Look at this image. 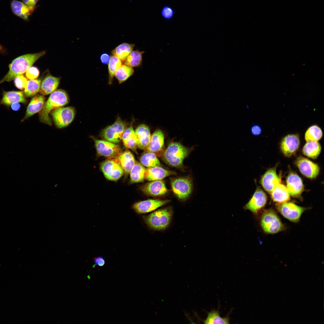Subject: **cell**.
Masks as SVG:
<instances>
[{
	"label": "cell",
	"instance_id": "cell-32",
	"mask_svg": "<svg viewBox=\"0 0 324 324\" xmlns=\"http://www.w3.org/2000/svg\"><path fill=\"white\" fill-rule=\"evenodd\" d=\"M206 318L202 322L204 324H229L230 319L229 316L224 318L220 315L219 310H212L209 312H207Z\"/></svg>",
	"mask_w": 324,
	"mask_h": 324
},
{
	"label": "cell",
	"instance_id": "cell-33",
	"mask_svg": "<svg viewBox=\"0 0 324 324\" xmlns=\"http://www.w3.org/2000/svg\"><path fill=\"white\" fill-rule=\"evenodd\" d=\"M144 52V51L138 50H133L124 60V64L132 68L141 66L142 54Z\"/></svg>",
	"mask_w": 324,
	"mask_h": 324
},
{
	"label": "cell",
	"instance_id": "cell-23",
	"mask_svg": "<svg viewBox=\"0 0 324 324\" xmlns=\"http://www.w3.org/2000/svg\"><path fill=\"white\" fill-rule=\"evenodd\" d=\"M45 100V98L43 95L38 94L34 97L27 107L25 116L22 121L39 112L43 106Z\"/></svg>",
	"mask_w": 324,
	"mask_h": 324
},
{
	"label": "cell",
	"instance_id": "cell-18",
	"mask_svg": "<svg viewBox=\"0 0 324 324\" xmlns=\"http://www.w3.org/2000/svg\"><path fill=\"white\" fill-rule=\"evenodd\" d=\"M164 137L160 130H155L151 135L149 142L145 149L146 152H151L158 155L162 153L164 144Z\"/></svg>",
	"mask_w": 324,
	"mask_h": 324
},
{
	"label": "cell",
	"instance_id": "cell-35",
	"mask_svg": "<svg viewBox=\"0 0 324 324\" xmlns=\"http://www.w3.org/2000/svg\"><path fill=\"white\" fill-rule=\"evenodd\" d=\"M134 72L132 67L125 64L122 65L116 71L114 76L119 84L126 81Z\"/></svg>",
	"mask_w": 324,
	"mask_h": 324
},
{
	"label": "cell",
	"instance_id": "cell-16",
	"mask_svg": "<svg viewBox=\"0 0 324 324\" xmlns=\"http://www.w3.org/2000/svg\"><path fill=\"white\" fill-rule=\"evenodd\" d=\"M286 188L290 195L294 198H298L304 190V186L301 178L296 173H289L286 179Z\"/></svg>",
	"mask_w": 324,
	"mask_h": 324
},
{
	"label": "cell",
	"instance_id": "cell-28",
	"mask_svg": "<svg viewBox=\"0 0 324 324\" xmlns=\"http://www.w3.org/2000/svg\"><path fill=\"white\" fill-rule=\"evenodd\" d=\"M122 140L126 147L136 152L137 145L135 133L131 125L125 129L122 134Z\"/></svg>",
	"mask_w": 324,
	"mask_h": 324
},
{
	"label": "cell",
	"instance_id": "cell-11",
	"mask_svg": "<svg viewBox=\"0 0 324 324\" xmlns=\"http://www.w3.org/2000/svg\"><path fill=\"white\" fill-rule=\"evenodd\" d=\"M267 199L265 193L260 187H257L251 198L244 206V208L257 214L266 206Z\"/></svg>",
	"mask_w": 324,
	"mask_h": 324
},
{
	"label": "cell",
	"instance_id": "cell-6",
	"mask_svg": "<svg viewBox=\"0 0 324 324\" xmlns=\"http://www.w3.org/2000/svg\"><path fill=\"white\" fill-rule=\"evenodd\" d=\"M50 113L56 126L62 128L67 127L73 122L76 111L72 106H61L54 110Z\"/></svg>",
	"mask_w": 324,
	"mask_h": 324
},
{
	"label": "cell",
	"instance_id": "cell-38",
	"mask_svg": "<svg viewBox=\"0 0 324 324\" xmlns=\"http://www.w3.org/2000/svg\"><path fill=\"white\" fill-rule=\"evenodd\" d=\"M122 61L115 56L112 55L111 56L110 60L108 64L109 84L112 83L116 71L122 65Z\"/></svg>",
	"mask_w": 324,
	"mask_h": 324
},
{
	"label": "cell",
	"instance_id": "cell-29",
	"mask_svg": "<svg viewBox=\"0 0 324 324\" xmlns=\"http://www.w3.org/2000/svg\"><path fill=\"white\" fill-rule=\"evenodd\" d=\"M321 150V146L318 141L308 142L303 146L302 152L305 156L312 159L316 158Z\"/></svg>",
	"mask_w": 324,
	"mask_h": 324
},
{
	"label": "cell",
	"instance_id": "cell-34",
	"mask_svg": "<svg viewBox=\"0 0 324 324\" xmlns=\"http://www.w3.org/2000/svg\"><path fill=\"white\" fill-rule=\"evenodd\" d=\"M323 136L321 129L318 126L314 125L310 127L304 134V139L307 142L318 141Z\"/></svg>",
	"mask_w": 324,
	"mask_h": 324
},
{
	"label": "cell",
	"instance_id": "cell-13",
	"mask_svg": "<svg viewBox=\"0 0 324 324\" xmlns=\"http://www.w3.org/2000/svg\"><path fill=\"white\" fill-rule=\"evenodd\" d=\"M300 145L299 135L297 134H289L282 139L280 148L283 154L286 157H289L295 153Z\"/></svg>",
	"mask_w": 324,
	"mask_h": 324
},
{
	"label": "cell",
	"instance_id": "cell-3",
	"mask_svg": "<svg viewBox=\"0 0 324 324\" xmlns=\"http://www.w3.org/2000/svg\"><path fill=\"white\" fill-rule=\"evenodd\" d=\"M173 211L171 207H167L154 211L151 214L143 216L144 221L151 229L156 231L166 229L169 226L172 218Z\"/></svg>",
	"mask_w": 324,
	"mask_h": 324
},
{
	"label": "cell",
	"instance_id": "cell-40",
	"mask_svg": "<svg viewBox=\"0 0 324 324\" xmlns=\"http://www.w3.org/2000/svg\"><path fill=\"white\" fill-rule=\"evenodd\" d=\"M14 79L15 85L17 88L21 90L25 88L28 81L26 77L22 75H21L17 76Z\"/></svg>",
	"mask_w": 324,
	"mask_h": 324
},
{
	"label": "cell",
	"instance_id": "cell-1",
	"mask_svg": "<svg viewBox=\"0 0 324 324\" xmlns=\"http://www.w3.org/2000/svg\"><path fill=\"white\" fill-rule=\"evenodd\" d=\"M45 51L28 54L20 56L14 59L9 65V70L0 81V84L10 82L17 76L22 75L39 58L45 54Z\"/></svg>",
	"mask_w": 324,
	"mask_h": 324
},
{
	"label": "cell",
	"instance_id": "cell-45",
	"mask_svg": "<svg viewBox=\"0 0 324 324\" xmlns=\"http://www.w3.org/2000/svg\"><path fill=\"white\" fill-rule=\"evenodd\" d=\"M22 2L34 10L35 5L39 0H22Z\"/></svg>",
	"mask_w": 324,
	"mask_h": 324
},
{
	"label": "cell",
	"instance_id": "cell-17",
	"mask_svg": "<svg viewBox=\"0 0 324 324\" xmlns=\"http://www.w3.org/2000/svg\"><path fill=\"white\" fill-rule=\"evenodd\" d=\"M276 167L267 170L262 176L260 183L263 188L270 194L274 188L280 183L281 180L276 172Z\"/></svg>",
	"mask_w": 324,
	"mask_h": 324
},
{
	"label": "cell",
	"instance_id": "cell-2",
	"mask_svg": "<svg viewBox=\"0 0 324 324\" xmlns=\"http://www.w3.org/2000/svg\"><path fill=\"white\" fill-rule=\"evenodd\" d=\"M69 101V96L65 91L62 89H56L51 94L39 112V117L40 121L51 125L52 122L49 116L50 113L57 108L67 105Z\"/></svg>",
	"mask_w": 324,
	"mask_h": 324
},
{
	"label": "cell",
	"instance_id": "cell-20",
	"mask_svg": "<svg viewBox=\"0 0 324 324\" xmlns=\"http://www.w3.org/2000/svg\"><path fill=\"white\" fill-rule=\"evenodd\" d=\"M135 133L137 147L140 149H145L151 136L148 127L144 124H140L136 129Z\"/></svg>",
	"mask_w": 324,
	"mask_h": 324
},
{
	"label": "cell",
	"instance_id": "cell-21",
	"mask_svg": "<svg viewBox=\"0 0 324 324\" xmlns=\"http://www.w3.org/2000/svg\"><path fill=\"white\" fill-rule=\"evenodd\" d=\"M176 174L175 172L160 166L148 167L146 169L145 178L151 181L161 180L166 177Z\"/></svg>",
	"mask_w": 324,
	"mask_h": 324
},
{
	"label": "cell",
	"instance_id": "cell-39",
	"mask_svg": "<svg viewBox=\"0 0 324 324\" xmlns=\"http://www.w3.org/2000/svg\"><path fill=\"white\" fill-rule=\"evenodd\" d=\"M160 14L164 19L167 20H170L172 19L174 16L175 11L173 8L170 6L165 5L162 8Z\"/></svg>",
	"mask_w": 324,
	"mask_h": 324
},
{
	"label": "cell",
	"instance_id": "cell-10",
	"mask_svg": "<svg viewBox=\"0 0 324 324\" xmlns=\"http://www.w3.org/2000/svg\"><path fill=\"white\" fill-rule=\"evenodd\" d=\"M126 123L118 117L115 122L104 129L101 136L105 140L114 143H117L122 140L123 133L126 128Z\"/></svg>",
	"mask_w": 324,
	"mask_h": 324
},
{
	"label": "cell",
	"instance_id": "cell-41",
	"mask_svg": "<svg viewBox=\"0 0 324 324\" xmlns=\"http://www.w3.org/2000/svg\"><path fill=\"white\" fill-rule=\"evenodd\" d=\"M39 71L37 68L35 67H30L26 71V76L30 80L36 79L39 75Z\"/></svg>",
	"mask_w": 324,
	"mask_h": 324
},
{
	"label": "cell",
	"instance_id": "cell-19",
	"mask_svg": "<svg viewBox=\"0 0 324 324\" xmlns=\"http://www.w3.org/2000/svg\"><path fill=\"white\" fill-rule=\"evenodd\" d=\"M141 190L146 194L153 196L163 195L168 191L164 182L161 180L148 183L142 186Z\"/></svg>",
	"mask_w": 324,
	"mask_h": 324
},
{
	"label": "cell",
	"instance_id": "cell-9",
	"mask_svg": "<svg viewBox=\"0 0 324 324\" xmlns=\"http://www.w3.org/2000/svg\"><path fill=\"white\" fill-rule=\"evenodd\" d=\"M171 184L172 191L179 200H184L190 194L192 189L191 179L189 177H178L172 178Z\"/></svg>",
	"mask_w": 324,
	"mask_h": 324
},
{
	"label": "cell",
	"instance_id": "cell-27",
	"mask_svg": "<svg viewBox=\"0 0 324 324\" xmlns=\"http://www.w3.org/2000/svg\"><path fill=\"white\" fill-rule=\"evenodd\" d=\"M120 165L126 174L129 173L136 162L133 154L129 150L122 152L118 156Z\"/></svg>",
	"mask_w": 324,
	"mask_h": 324
},
{
	"label": "cell",
	"instance_id": "cell-15",
	"mask_svg": "<svg viewBox=\"0 0 324 324\" xmlns=\"http://www.w3.org/2000/svg\"><path fill=\"white\" fill-rule=\"evenodd\" d=\"M170 201L169 200L148 199L135 203L132 208L138 214H146L154 211Z\"/></svg>",
	"mask_w": 324,
	"mask_h": 324
},
{
	"label": "cell",
	"instance_id": "cell-26",
	"mask_svg": "<svg viewBox=\"0 0 324 324\" xmlns=\"http://www.w3.org/2000/svg\"><path fill=\"white\" fill-rule=\"evenodd\" d=\"M270 194L273 201L277 203L287 202L290 199V195L286 186L281 183L274 188Z\"/></svg>",
	"mask_w": 324,
	"mask_h": 324
},
{
	"label": "cell",
	"instance_id": "cell-5",
	"mask_svg": "<svg viewBox=\"0 0 324 324\" xmlns=\"http://www.w3.org/2000/svg\"><path fill=\"white\" fill-rule=\"evenodd\" d=\"M260 225L263 232L268 234H274L285 229V226L273 209L265 210L260 218Z\"/></svg>",
	"mask_w": 324,
	"mask_h": 324
},
{
	"label": "cell",
	"instance_id": "cell-30",
	"mask_svg": "<svg viewBox=\"0 0 324 324\" xmlns=\"http://www.w3.org/2000/svg\"><path fill=\"white\" fill-rule=\"evenodd\" d=\"M134 46V44L122 43L113 50L111 53L113 55L116 56L121 61H124L133 50Z\"/></svg>",
	"mask_w": 324,
	"mask_h": 324
},
{
	"label": "cell",
	"instance_id": "cell-25",
	"mask_svg": "<svg viewBox=\"0 0 324 324\" xmlns=\"http://www.w3.org/2000/svg\"><path fill=\"white\" fill-rule=\"evenodd\" d=\"M10 7L15 15L26 21L28 20L29 16L34 11L22 2L17 0L12 1Z\"/></svg>",
	"mask_w": 324,
	"mask_h": 324
},
{
	"label": "cell",
	"instance_id": "cell-22",
	"mask_svg": "<svg viewBox=\"0 0 324 324\" xmlns=\"http://www.w3.org/2000/svg\"><path fill=\"white\" fill-rule=\"evenodd\" d=\"M26 101L25 95L22 91H4L0 104L10 106L15 103H25Z\"/></svg>",
	"mask_w": 324,
	"mask_h": 324
},
{
	"label": "cell",
	"instance_id": "cell-14",
	"mask_svg": "<svg viewBox=\"0 0 324 324\" xmlns=\"http://www.w3.org/2000/svg\"><path fill=\"white\" fill-rule=\"evenodd\" d=\"M95 145L98 154L106 157H118L122 152L120 147L112 142L94 139Z\"/></svg>",
	"mask_w": 324,
	"mask_h": 324
},
{
	"label": "cell",
	"instance_id": "cell-7",
	"mask_svg": "<svg viewBox=\"0 0 324 324\" xmlns=\"http://www.w3.org/2000/svg\"><path fill=\"white\" fill-rule=\"evenodd\" d=\"M276 208L285 218L294 222L297 223L303 212L307 208L289 202L277 203Z\"/></svg>",
	"mask_w": 324,
	"mask_h": 324
},
{
	"label": "cell",
	"instance_id": "cell-37",
	"mask_svg": "<svg viewBox=\"0 0 324 324\" xmlns=\"http://www.w3.org/2000/svg\"><path fill=\"white\" fill-rule=\"evenodd\" d=\"M41 82V78L30 80L28 81L25 88V96L27 97H30L35 95L39 92Z\"/></svg>",
	"mask_w": 324,
	"mask_h": 324
},
{
	"label": "cell",
	"instance_id": "cell-4",
	"mask_svg": "<svg viewBox=\"0 0 324 324\" xmlns=\"http://www.w3.org/2000/svg\"><path fill=\"white\" fill-rule=\"evenodd\" d=\"M190 149L180 143H170L163 153V158L166 163L175 167L182 166L184 160L190 153Z\"/></svg>",
	"mask_w": 324,
	"mask_h": 324
},
{
	"label": "cell",
	"instance_id": "cell-8",
	"mask_svg": "<svg viewBox=\"0 0 324 324\" xmlns=\"http://www.w3.org/2000/svg\"><path fill=\"white\" fill-rule=\"evenodd\" d=\"M101 169L107 179L113 181L119 179L124 172L118 157L108 158L101 164Z\"/></svg>",
	"mask_w": 324,
	"mask_h": 324
},
{
	"label": "cell",
	"instance_id": "cell-36",
	"mask_svg": "<svg viewBox=\"0 0 324 324\" xmlns=\"http://www.w3.org/2000/svg\"><path fill=\"white\" fill-rule=\"evenodd\" d=\"M140 161L143 165L148 167L160 166L161 164L154 153L146 152L140 158Z\"/></svg>",
	"mask_w": 324,
	"mask_h": 324
},
{
	"label": "cell",
	"instance_id": "cell-42",
	"mask_svg": "<svg viewBox=\"0 0 324 324\" xmlns=\"http://www.w3.org/2000/svg\"><path fill=\"white\" fill-rule=\"evenodd\" d=\"M250 131L252 134L256 136L260 134L262 131L261 127L258 125H254L252 126Z\"/></svg>",
	"mask_w": 324,
	"mask_h": 324
},
{
	"label": "cell",
	"instance_id": "cell-44",
	"mask_svg": "<svg viewBox=\"0 0 324 324\" xmlns=\"http://www.w3.org/2000/svg\"><path fill=\"white\" fill-rule=\"evenodd\" d=\"M111 56L108 53H104L100 55V58L101 63L104 64H108L110 60Z\"/></svg>",
	"mask_w": 324,
	"mask_h": 324
},
{
	"label": "cell",
	"instance_id": "cell-31",
	"mask_svg": "<svg viewBox=\"0 0 324 324\" xmlns=\"http://www.w3.org/2000/svg\"><path fill=\"white\" fill-rule=\"evenodd\" d=\"M146 169L141 164L136 162L130 172V181L135 183L142 182L145 179Z\"/></svg>",
	"mask_w": 324,
	"mask_h": 324
},
{
	"label": "cell",
	"instance_id": "cell-43",
	"mask_svg": "<svg viewBox=\"0 0 324 324\" xmlns=\"http://www.w3.org/2000/svg\"><path fill=\"white\" fill-rule=\"evenodd\" d=\"M94 263L95 265L99 266H102L104 265L105 261L104 258L101 256L95 257L94 258Z\"/></svg>",
	"mask_w": 324,
	"mask_h": 324
},
{
	"label": "cell",
	"instance_id": "cell-12",
	"mask_svg": "<svg viewBox=\"0 0 324 324\" xmlns=\"http://www.w3.org/2000/svg\"><path fill=\"white\" fill-rule=\"evenodd\" d=\"M295 164L301 173L307 178L314 179L319 174V166L307 158L299 157L296 160Z\"/></svg>",
	"mask_w": 324,
	"mask_h": 324
},
{
	"label": "cell",
	"instance_id": "cell-46",
	"mask_svg": "<svg viewBox=\"0 0 324 324\" xmlns=\"http://www.w3.org/2000/svg\"><path fill=\"white\" fill-rule=\"evenodd\" d=\"M12 105V108L14 110H17L20 108V105L17 103H14Z\"/></svg>",
	"mask_w": 324,
	"mask_h": 324
},
{
	"label": "cell",
	"instance_id": "cell-24",
	"mask_svg": "<svg viewBox=\"0 0 324 324\" xmlns=\"http://www.w3.org/2000/svg\"><path fill=\"white\" fill-rule=\"evenodd\" d=\"M59 78L47 74L41 81L39 91L42 95H46L52 93L56 90L60 82Z\"/></svg>",
	"mask_w": 324,
	"mask_h": 324
}]
</instances>
